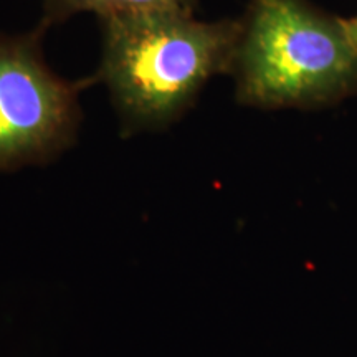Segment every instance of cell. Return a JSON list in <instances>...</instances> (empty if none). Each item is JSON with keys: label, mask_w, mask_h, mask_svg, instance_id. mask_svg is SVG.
Returning a JSON list of instances; mask_svg holds the SVG:
<instances>
[{"label": "cell", "mask_w": 357, "mask_h": 357, "mask_svg": "<svg viewBox=\"0 0 357 357\" xmlns=\"http://www.w3.org/2000/svg\"><path fill=\"white\" fill-rule=\"evenodd\" d=\"M197 0H43L40 29L47 30L63 24L82 12L96 13L98 19L139 13H190L194 15Z\"/></svg>", "instance_id": "4"}, {"label": "cell", "mask_w": 357, "mask_h": 357, "mask_svg": "<svg viewBox=\"0 0 357 357\" xmlns=\"http://www.w3.org/2000/svg\"><path fill=\"white\" fill-rule=\"evenodd\" d=\"M341 20L347 37H349L354 43H357V15L351 17V19H341Z\"/></svg>", "instance_id": "5"}, {"label": "cell", "mask_w": 357, "mask_h": 357, "mask_svg": "<svg viewBox=\"0 0 357 357\" xmlns=\"http://www.w3.org/2000/svg\"><path fill=\"white\" fill-rule=\"evenodd\" d=\"M96 82L109 89L123 137L162 131L189 111L208 79L230 75L240 20L200 22L190 13L100 19Z\"/></svg>", "instance_id": "1"}, {"label": "cell", "mask_w": 357, "mask_h": 357, "mask_svg": "<svg viewBox=\"0 0 357 357\" xmlns=\"http://www.w3.org/2000/svg\"><path fill=\"white\" fill-rule=\"evenodd\" d=\"M231 63L240 105L319 108L357 93V43L307 0H250Z\"/></svg>", "instance_id": "2"}, {"label": "cell", "mask_w": 357, "mask_h": 357, "mask_svg": "<svg viewBox=\"0 0 357 357\" xmlns=\"http://www.w3.org/2000/svg\"><path fill=\"white\" fill-rule=\"evenodd\" d=\"M45 32L0 33V172L47 166L66 153L83 119L79 95L98 83L53 73L43 58Z\"/></svg>", "instance_id": "3"}]
</instances>
